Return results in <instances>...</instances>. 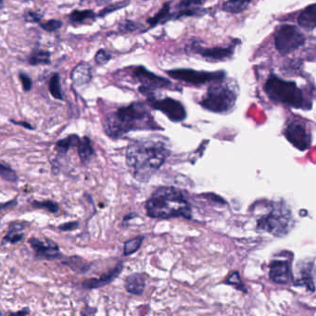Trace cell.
Instances as JSON below:
<instances>
[{
    "label": "cell",
    "mask_w": 316,
    "mask_h": 316,
    "mask_svg": "<svg viewBox=\"0 0 316 316\" xmlns=\"http://www.w3.org/2000/svg\"><path fill=\"white\" fill-rule=\"evenodd\" d=\"M168 144L160 139L148 138L133 141L126 149V164L140 182H148L170 156Z\"/></svg>",
    "instance_id": "1"
},
{
    "label": "cell",
    "mask_w": 316,
    "mask_h": 316,
    "mask_svg": "<svg viewBox=\"0 0 316 316\" xmlns=\"http://www.w3.org/2000/svg\"><path fill=\"white\" fill-rule=\"evenodd\" d=\"M103 126L106 135L111 138L122 137L131 131L159 129L146 105L140 102L122 107L108 114Z\"/></svg>",
    "instance_id": "2"
},
{
    "label": "cell",
    "mask_w": 316,
    "mask_h": 316,
    "mask_svg": "<svg viewBox=\"0 0 316 316\" xmlns=\"http://www.w3.org/2000/svg\"><path fill=\"white\" fill-rule=\"evenodd\" d=\"M147 214L153 219L192 218V210L189 200L181 190L174 187L158 188L147 200Z\"/></svg>",
    "instance_id": "3"
},
{
    "label": "cell",
    "mask_w": 316,
    "mask_h": 316,
    "mask_svg": "<svg viewBox=\"0 0 316 316\" xmlns=\"http://www.w3.org/2000/svg\"><path fill=\"white\" fill-rule=\"evenodd\" d=\"M266 212L257 220V229L275 237H283L293 227V216L290 209L281 201H271L265 205Z\"/></svg>",
    "instance_id": "4"
},
{
    "label": "cell",
    "mask_w": 316,
    "mask_h": 316,
    "mask_svg": "<svg viewBox=\"0 0 316 316\" xmlns=\"http://www.w3.org/2000/svg\"><path fill=\"white\" fill-rule=\"evenodd\" d=\"M264 91L271 100L295 109H311L302 90L295 82H288L272 75L264 84Z\"/></svg>",
    "instance_id": "5"
},
{
    "label": "cell",
    "mask_w": 316,
    "mask_h": 316,
    "mask_svg": "<svg viewBox=\"0 0 316 316\" xmlns=\"http://www.w3.org/2000/svg\"><path fill=\"white\" fill-rule=\"evenodd\" d=\"M223 80L211 83L206 95L200 102L202 108L215 113H226L232 111L237 95Z\"/></svg>",
    "instance_id": "6"
},
{
    "label": "cell",
    "mask_w": 316,
    "mask_h": 316,
    "mask_svg": "<svg viewBox=\"0 0 316 316\" xmlns=\"http://www.w3.org/2000/svg\"><path fill=\"white\" fill-rule=\"evenodd\" d=\"M305 36L294 25L284 24L274 34L275 48L281 55L293 52L305 44Z\"/></svg>",
    "instance_id": "7"
},
{
    "label": "cell",
    "mask_w": 316,
    "mask_h": 316,
    "mask_svg": "<svg viewBox=\"0 0 316 316\" xmlns=\"http://www.w3.org/2000/svg\"><path fill=\"white\" fill-rule=\"evenodd\" d=\"M166 74L170 77L184 82L191 85H202V84L213 83L216 81H220L225 78L224 72H203V71H196L192 69H175L167 71Z\"/></svg>",
    "instance_id": "8"
},
{
    "label": "cell",
    "mask_w": 316,
    "mask_h": 316,
    "mask_svg": "<svg viewBox=\"0 0 316 316\" xmlns=\"http://www.w3.org/2000/svg\"><path fill=\"white\" fill-rule=\"evenodd\" d=\"M148 104L154 110L160 111L172 122L179 123L186 119L187 111L184 105L178 100L171 97L158 99L154 95L148 97Z\"/></svg>",
    "instance_id": "9"
},
{
    "label": "cell",
    "mask_w": 316,
    "mask_h": 316,
    "mask_svg": "<svg viewBox=\"0 0 316 316\" xmlns=\"http://www.w3.org/2000/svg\"><path fill=\"white\" fill-rule=\"evenodd\" d=\"M285 138L300 150H306L311 147L312 136L305 125L300 121H292L284 129Z\"/></svg>",
    "instance_id": "10"
},
{
    "label": "cell",
    "mask_w": 316,
    "mask_h": 316,
    "mask_svg": "<svg viewBox=\"0 0 316 316\" xmlns=\"http://www.w3.org/2000/svg\"><path fill=\"white\" fill-rule=\"evenodd\" d=\"M284 259H275L269 265L270 279L275 284H287L294 282V274L292 273V254Z\"/></svg>",
    "instance_id": "11"
},
{
    "label": "cell",
    "mask_w": 316,
    "mask_h": 316,
    "mask_svg": "<svg viewBox=\"0 0 316 316\" xmlns=\"http://www.w3.org/2000/svg\"><path fill=\"white\" fill-rule=\"evenodd\" d=\"M134 76L141 83L142 87L151 91L155 89H168L172 86V83L168 79L153 74L142 66L137 67L134 70Z\"/></svg>",
    "instance_id": "12"
},
{
    "label": "cell",
    "mask_w": 316,
    "mask_h": 316,
    "mask_svg": "<svg viewBox=\"0 0 316 316\" xmlns=\"http://www.w3.org/2000/svg\"><path fill=\"white\" fill-rule=\"evenodd\" d=\"M191 51L192 52L199 54L202 58H204L207 61H215V62H221L228 60L232 58L236 44H232L231 46L227 47H202L198 44L191 45Z\"/></svg>",
    "instance_id": "13"
},
{
    "label": "cell",
    "mask_w": 316,
    "mask_h": 316,
    "mask_svg": "<svg viewBox=\"0 0 316 316\" xmlns=\"http://www.w3.org/2000/svg\"><path fill=\"white\" fill-rule=\"evenodd\" d=\"M28 242L31 245L32 250L34 251L36 259L52 261L61 258L62 256L59 247L54 243L46 244L35 237L29 239Z\"/></svg>",
    "instance_id": "14"
},
{
    "label": "cell",
    "mask_w": 316,
    "mask_h": 316,
    "mask_svg": "<svg viewBox=\"0 0 316 316\" xmlns=\"http://www.w3.org/2000/svg\"><path fill=\"white\" fill-rule=\"evenodd\" d=\"M205 0H181L175 13H172V20H177L183 17L200 16L204 13L203 4Z\"/></svg>",
    "instance_id": "15"
},
{
    "label": "cell",
    "mask_w": 316,
    "mask_h": 316,
    "mask_svg": "<svg viewBox=\"0 0 316 316\" xmlns=\"http://www.w3.org/2000/svg\"><path fill=\"white\" fill-rule=\"evenodd\" d=\"M296 285H305L307 289L314 292L315 287V262H307L298 265V278Z\"/></svg>",
    "instance_id": "16"
},
{
    "label": "cell",
    "mask_w": 316,
    "mask_h": 316,
    "mask_svg": "<svg viewBox=\"0 0 316 316\" xmlns=\"http://www.w3.org/2000/svg\"><path fill=\"white\" fill-rule=\"evenodd\" d=\"M123 268H124L123 263H120V264H118L116 267H114L108 273L102 274L98 278H90V279L84 280L82 285L84 288H86V289H94V288L105 286L107 284H111L117 276L122 273Z\"/></svg>",
    "instance_id": "17"
},
{
    "label": "cell",
    "mask_w": 316,
    "mask_h": 316,
    "mask_svg": "<svg viewBox=\"0 0 316 316\" xmlns=\"http://www.w3.org/2000/svg\"><path fill=\"white\" fill-rule=\"evenodd\" d=\"M71 79L74 85L83 86L92 80V68L85 62L77 64L71 74Z\"/></svg>",
    "instance_id": "18"
},
{
    "label": "cell",
    "mask_w": 316,
    "mask_h": 316,
    "mask_svg": "<svg viewBox=\"0 0 316 316\" xmlns=\"http://www.w3.org/2000/svg\"><path fill=\"white\" fill-rule=\"evenodd\" d=\"M299 25L306 31H314L316 27V5L314 3L307 7L298 18Z\"/></svg>",
    "instance_id": "19"
},
{
    "label": "cell",
    "mask_w": 316,
    "mask_h": 316,
    "mask_svg": "<svg viewBox=\"0 0 316 316\" xmlns=\"http://www.w3.org/2000/svg\"><path fill=\"white\" fill-rule=\"evenodd\" d=\"M125 285L129 293L134 295H142L146 286L145 276L138 273L132 274L126 279Z\"/></svg>",
    "instance_id": "20"
},
{
    "label": "cell",
    "mask_w": 316,
    "mask_h": 316,
    "mask_svg": "<svg viewBox=\"0 0 316 316\" xmlns=\"http://www.w3.org/2000/svg\"><path fill=\"white\" fill-rule=\"evenodd\" d=\"M77 150H78V155L83 163L87 162L90 158H92V156L94 155V148L92 146L90 138L84 137H83V139H80L77 145Z\"/></svg>",
    "instance_id": "21"
},
{
    "label": "cell",
    "mask_w": 316,
    "mask_h": 316,
    "mask_svg": "<svg viewBox=\"0 0 316 316\" xmlns=\"http://www.w3.org/2000/svg\"><path fill=\"white\" fill-rule=\"evenodd\" d=\"M253 0H227L222 5V11L232 14H237L246 11Z\"/></svg>",
    "instance_id": "22"
},
{
    "label": "cell",
    "mask_w": 316,
    "mask_h": 316,
    "mask_svg": "<svg viewBox=\"0 0 316 316\" xmlns=\"http://www.w3.org/2000/svg\"><path fill=\"white\" fill-rule=\"evenodd\" d=\"M170 20H172L171 4L165 3L154 17L148 19V23L150 25V27H155L156 25L163 24Z\"/></svg>",
    "instance_id": "23"
},
{
    "label": "cell",
    "mask_w": 316,
    "mask_h": 316,
    "mask_svg": "<svg viewBox=\"0 0 316 316\" xmlns=\"http://www.w3.org/2000/svg\"><path fill=\"white\" fill-rule=\"evenodd\" d=\"M63 264L68 265L72 270H74V272L76 273H80V274H84L86 273L89 268L90 265L87 264L84 259L78 257V256H72L69 257Z\"/></svg>",
    "instance_id": "24"
},
{
    "label": "cell",
    "mask_w": 316,
    "mask_h": 316,
    "mask_svg": "<svg viewBox=\"0 0 316 316\" xmlns=\"http://www.w3.org/2000/svg\"><path fill=\"white\" fill-rule=\"evenodd\" d=\"M80 138L77 135H71L63 140H60L56 145V148L60 154L65 155L72 147H77Z\"/></svg>",
    "instance_id": "25"
},
{
    "label": "cell",
    "mask_w": 316,
    "mask_h": 316,
    "mask_svg": "<svg viewBox=\"0 0 316 316\" xmlns=\"http://www.w3.org/2000/svg\"><path fill=\"white\" fill-rule=\"evenodd\" d=\"M96 15L95 12L90 10L85 11H74L70 14V21L74 24H82L86 21L94 20Z\"/></svg>",
    "instance_id": "26"
},
{
    "label": "cell",
    "mask_w": 316,
    "mask_h": 316,
    "mask_svg": "<svg viewBox=\"0 0 316 316\" xmlns=\"http://www.w3.org/2000/svg\"><path fill=\"white\" fill-rule=\"evenodd\" d=\"M49 92L52 95L54 98L63 100V91H62V85H61V80H60V75L58 74H54L50 80H49V84H48Z\"/></svg>",
    "instance_id": "27"
},
{
    "label": "cell",
    "mask_w": 316,
    "mask_h": 316,
    "mask_svg": "<svg viewBox=\"0 0 316 316\" xmlns=\"http://www.w3.org/2000/svg\"><path fill=\"white\" fill-rule=\"evenodd\" d=\"M28 63L32 66L50 63V53L45 50H37L32 53L28 59Z\"/></svg>",
    "instance_id": "28"
},
{
    "label": "cell",
    "mask_w": 316,
    "mask_h": 316,
    "mask_svg": "<svg viewBox=\"0 0 316 316\" xmlns=\"http://www.w3.org/2000/svg\"><path fill=\"white\" fill-rule=\"evenodd\" d=\"M143 240H144V237H137L132 238L126 242L125 249H124L125 256H129L131 254L137 253V251L140 249Z\"/></svg>",
    "instance_id": "29"
},
{
    "label": "cell",
    "mask_w": 316,
    "mask_h": 316,
    "mask_svg": "<svg viewBox=\"0 0 316 316\" xmlns=\"http://www.w3.org/2000/svg\"><path fill=\"white\" fill-rule=\"evenodd\" d=\"M23 228L22 225H19L18 223L15 224L14 227H11V231L8 233V235L4 237V242H10L11 244L20 242L23 238V235L19 233L20 230Z\"/></svg>",
    "instance_id": "30"
},
{
    "label": "cell",
    "mask_w": 316,
    "mask_h": 316,
    "mask_svg": "<svg viewBox=\"0 0 316 316\" xmlns=\"http://www.w3.org/2000/svg\"><path fill=\"white\" fill-rule=\"evenodd\" d=\"M32 205L35 208H39V209H45L49 212L52 213H56L60 211V207L58 205V203L54 202L52 200H44V201H37L34 200L32 201Z\"/></svg>",
    "instance_id": "31"
},
{
    "label": "cell",
    "mask_w": 316,
    "mask_h": 316,
    "mask_svg": "<svg viewBox=\"0 0 316 316\" xmlns=\"http://www.w3.org/2000/svg\"><path fill=\"white\" fill-rule=\"evenodd\" d=\"M0 177L3 178L6 181L16 183L18 181V176L17 174L14 170H12L11 167L6 166L2 163H0Z\"/></svg>",
    "instance_id": "32"
},
{
    "label": "cell",
    "mask_w": 316,
    "mask_h": 316,
    "mask_svg": "<svg viewBox=\"0 0 316 316\" xmlns=\"http://www.w3.org/2000/svg\"><path fill=\"white\" fill-rule=\"evenodd\" d=\"M226 283L229 284L234 285L237 289L243 291V292H247V289L245 287V284H243L242 280L240 278V275L237 272H234L228 278Z\"/></svg>",
    "instance_id": "33"
},
{
    "label": "cell",
    "mask_w": 316,
    "mask_h": 316,
    "mask_svg": "<svg viewBox=\"0 0 316 316\" xmlns=\"http://www.w3.org/2000/svg\"><path fill=\"white\" fill-rule=\"evenodd\" d=\"M41 28L47 32H55L63 26V21L60 20H49L46 22H39Z\"/></svg>",
    "instance_id": "34"
},
{
    "label": "cell",
    "mask_w": 316,
    "mask_h": 316,
    "mask_svg": "<svg viewBox=\"0 0 316 316\" xmlns=\"http://www.w3.org/2000/svg\"><path fill=\"white\" fill-rule=\"evenodd\" d=\"M140 25L132 21H124L119 24V31L122 32H135L139 30Z\"/></svg>",
    "instance_id": "35"
},
{
    "label": "cell",
    "mask_w": 316,
    "mask_h": 316,
    "mask_svg": "<svg viewBox=\"0 0 316 316\" xmlns=\"http://www.w3.org/2000/svg\"><path fill=\"white\" fill-rule=\"evenodd\" d=\"M111 59V54L107 52L104 49L98 50L95 56V61L98 65H105L108 63Z\"/></svg>",
    "instance_id": "36"
},
{
    "label": "cell",
    "mask_w": 316,
    "mask_h": 316,
    "mask_svg": "<svg viewBox=\"0 0 316 316\" xmlns=\"http://www.w3.org/2000/svg\"><path fill=\"white\" fill-rule=\"evenodd\" d=\"M128 3H124V2H121V3H117V4H113V5H111L109 7H106L104 10L99 12L98 16L99 17H103V16H106L107 14H110L113 11H118V10H121L122 8L126 7Z\"/></svg>",
    "instance_id": "37"
},
{
    "label": "cell",
    "mask_w": 316,
    "mask_h": 316,
    "mask_svg": "<svg viewBox=\"0 0 316 316\" xmlns=\"http://www.w3.org/2000/svg\"><path fill=\"white\" fill-rule=\"evenodd\" d=\"M19 78H20V81H21L23 90L25 92H29L32 87V79L27 74H23V73L20 74Z\"/></svg>",
    "instance_id": "38"
},
{
    "label": "cell",
    "mask_w": 316,
    "mask_h": 316,
    "mask_svg": "<svg viewBox=\"0 0 316 316\" xmlns=\"http://www.w3.org/2000/svg\"><path fill=\"white\" fill-rule=\"evenodd\" d=\"M24 20L28 22H41V15L38 14L37 12H34L32 11H28L24 14Z\"/></svg>",
    "instance_id": "39"
},
{
    "label": "cell",
    "mask_w": 316,
    "mask_h": 316,
    "mask_svg": "<svg viewBox=\"0 0 316 316\" xmlns=\"http://www.w3.org/2000/svg\"><path fill=\"white\" fill-rule=\"evenodd\" d=\"M78 226H79L78 221H69V222H65L63 224H61L59 226V228L62 231H72V230H74L75 228H77Z\"/></svg>",
    "instance_id": "40"
},
{
    "label": "cell",
    "mask_w": 316,
    "mask_h": 316,
    "mask_svg": "<svg viewBox=\"0 0 316 316\" xmlns=\"http://www.w3.org/2000/svg\"><path fill=\"white\" fill-rule=\"evenodd\" d=\"M16 204H17V200H12L9 201V202H6V203H1L0 204V211H2V210H5L7 208H10V207H13Z\"/></svg>",
    "instance_id": "41"
},
{
    "label": "cell",
    "mask_w": 316,
    "mask_h": 316,
    "mask_svg": "<svg viewBox=\"0 0 316 316\" xmlns=\"http://www.w3.org/2000/svg\"><path fill=\"white\" fill-rule=\"evenodd\" d=\"M11 123H13L14 125H16V126H21L27 128V129H33V127L30 124L25 123V122H16V121H13V120H11Z\"/></svg>",
    "instance_id": "42"
},
{
    "label": "cell",
    "mask_w": 316,
    "mask_h": 316,
    "mask_svg": "<svg viewBox=\"0 0 316 316\" xmlns=\"http://www.w3.org/2000/svg\"><path fill=\"white\" fill-rule=\"evenodd\" d=\"M95 1H96V4L98 6H102V5H105L107 3H109L111 0H95Z\"/></svg>",
    "instance_id": "43"
},
{
    "label": "cell",
    "mask_w": 316,
    "mask_h": 316,
    "mask_svg": "<svg viewBox=\"0 0 316 316\" xmlns=\"http://www.w3.org/2000/svg\"><path fill=\"white\" fill-rule=\"evenodd\" d=\"M27 314H29V311H21V312H17V313H15V315H27Z\"/></svg>",
    "instance_id": "44"
},
{
    "label": "cell",
    "mask_w": 316,
    "mask_h": 316,
    "mask_svg": "<svg viewBox=\"0 0 316 316\" xmlns=\"http://www.w3.org/2000/svg\"><path fill=\"white\" fill-rule=\"evenodd\" d=\"M1 3H2V0H0V4H1Z\"/></svg>",
    "instance_id": "45"
},
{
    "label": "cell",
    "mask_w": 316,
    "mask_h": 316,
    "mask_svg": "<svg viewBox=\"0 0 316 316\" xmlns=\"http://www.w3.org/2000/svg\"><path fill=\"white\" fill-rule=\"evenodd\" d=\"M1 315H2V314H1V313H0V316H1Z\"/></svg>",
    "instance_id": "46"
}]
</instances>
